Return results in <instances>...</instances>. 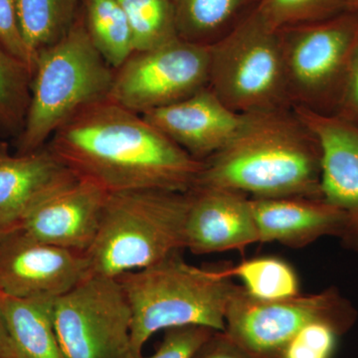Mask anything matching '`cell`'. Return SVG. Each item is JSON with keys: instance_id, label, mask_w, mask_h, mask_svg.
Masks as SVG:
<instances>
[{"instance_id": "obj_6", "label": "cell", "mask_w": 358, "mask_h": 358, "mask_svg": "<svg viewBox=\"0 0 358 358\" xmlns=\"http://www.w3.org/2000/svg\"><path fill=\"white\" fill-rule=\"evenodd\" d=\"M209 50L208 87L231 110L245 115L292 107L279 30L257 9Z\"/></svg>"}, {"instance_id": "obj_1", "label": "cell", "mask_w": 358, "mask_h": 358, "mask_svg": "<svg viewBox=\"0 0 358 358\" xmlns=\"http://www.w3.org/2000/svg\"><path fill=\"white\" fill-rule=\"evenodd\" d=\"M46 147L78 178L107 193L189 192L202 167L143 115L108 99L78 113Z\"/></svg>"}, {"instance_id": "obj_11", "label": "cell", "mask_w": 358, "mask_h": 358, "mask_svg": "<svg viewBox=\"0 0 358 358\" xmlns=\"http://www.w3.org/2000/svg\"><path fill=\"white\" fill-rule=\"evenodd\" d=\"M91 274L88 257L33 239L20 229L0 236V293L57 299Z\"/></svg>"}, {"instance_id": "obj_27", "label": "cell", "mask_w": 358, "mask_h": 358, "mask_svg": "<svg viewBox=\"0 0 358 358\" xmlns=\"http://www.w3.org/2000/svg\"><path fill=\"white\" fill-rule=\"evenodd\" d=\"M214 331L199 326L166 329L157 352L150 357L140 358H192Z\"/></svg>"}, {"instance_id": "obj_9", "label": "cell", "mask_w": 358, "mask_h": 358, "mask_svg": "<svg viewBox=\"0 0 358 358\" xmlns=\"http://www.w3.org/2000/svg\"><path fill=\"white\" fill-rule=\"evenodd\" d=\"M54 326L66 358H136L131 310L117 278L91 273L56 299Z\"/></svg>"}, {"instance_id": "obj_4", "label": "cell", "mask_w": 358, "mask_h": 358, "mask_svg": "<svg viewBox=\"0 0 358 358\" xmlns=\"http://www.w3.org/2000/svg\"><path fill=\"white\" fill-rule=\"evenodd\" d=\"M189 192L143 189L109 193L86 255L92 274L117 278L185 249Z\"/></svg>"}, {"instance_id": "obj_13", "label": "cell", "mask_w": 358, "mask_h": 358, "mask_svg": "<svg viewBox=\"0 0 358 358\" xmlns=\"http://www.w3.org/2000/svg\"><path fill=\"white\" fill-rule=\"evenodd\" d=\"M108 194L78 178L36 205L17 229L44 243L86 253L100 227Z\"/></svg>"}, {"instance_id": "obj_30", "label": "cell", "mask_w": 358, "mask_h": 358, "mask_svg": "<svg viewBox=\"0 0 358 358\" xmlns=\"http://www.w3.org/2000/svg\"><path fill=\"white\" fill-rule=\"evenodd\" d=\"M192 358H256L226 331H214Z\"/></svg>"}, {"instance_id": "obj_3", "label": "cell", "mask_w": 358, "mask_h": 358, "mask_svg": "<svg viewBox=\"0 0 358 358\" xmlns=\"http://www.w3.org/2000/svg\"><path fill=\"white\" fill-rule=\"evenodd\" d=\"M131 310V350L143 357L159 331L199 326L225 331L226 312L238 285L223 270L190 265L179 252L150 267L117 278Z\"/></svg>"}, {"instance_id": "obj_10", "label": "cell", "mask_w": 358, "mask_h": 358, "mask_svg": "<svg viewBox=\"0 0 358 358\" xmlns=\"http://www.w3.org/2000/svg\"><path fill=\"white\" fill-rule=\"evenodd\" d=\"M209 47L178 38L134 52L115 70L108 100L136 114L159 109L208 87Z\"/></svg>"}, {"instance_id": "obj_24", "label": "cell", "mask_w": 358, "mask_h": 358, "mask_svg": "<svg viewBox=\"0 0 358 358\" xmlns=\"http://www.w3.org/2000/svg\"><path fill=\"white\" fill-rule=\"evenodd\" d=\"M32 74L0 46V131H22L30 101Z\"/></svg>"}, {"instance_id": "obj_12", "label": "cell", "mask_w": 358, "mask_h": 358, "mask_svg": "<svg viewBox=\"0 0 358 358\" xmlns=\"http://www.w3.org/2000/svg\"><path fill=\"white\" fill-rule=\"evenodd\" d=\"M293 109L320 145L322 199L345 213L341 243L358 253V128L336 115Z\"/></svg>"}, {"instance_id": "obj_29", "label": "cell", "mask_w": 358, "mask_h": 358, "mask_svg": "<svg viewBox=\"0 0 358 358\" xmlns=\"http://www.w3.org/2000/svg\"><path fill=\"white\" fill-rule=\"evenodd\" d=\"M334 115L358 128V38L350 61L345 89Z\"/></svg>"}, {"instance_id": "obj_26", "label": "cell", "mask_w": 358, "mask_h": 358, "mask_svg": "<svg viewBox=\"0 0 358 358\" xmlns=\"http://www.w3.org/2000/svg\"><path fill=\"white\" fill-rule=\"evenodd\" d=\"M345 329L327 322L308 324L285 348L282 358H333Z\"/></svg>"}, {"instance_id": "obj_22", "label": "cell", "mask_w": 358, "mask_h": 358, "mask_svg": "<svg viewBox=\"0 0 358 358\" xmlns=\"http://www.w3.org/2000/svg\"><path fill=\"white\" fill-rule=\"evenodd\" d=\"M230 277L243 282L245 291L260 301H277L300 294L296 272L288 263L275 257H260L226 268Z\"/></svg>"}, {"instance_id": "obj_7", "label": "cell", "mask_w": 358, "mask_h": 358, "mask_svg": "<svg viewBox=\"0 0 358 358\" xmlns=\"http://www.w3.org/2000/svg\"><path fill=\"white\" fill-rule=\"evenodd\" d=\"M292 107L336 115L358 38V13L279 30Z\"/></svg>"}, {"instance_id": "obj_2", "label": "cell", "mask_w": 358, "mask_h": 358, "mask_svg": "<svg viewBox=\"0 0 358 358\" xmlns=\"http://www.w3.org/2000/svg\"><path fill=\"white\" fill-rule=\"evenodd\" d=\"M193 188L322 199L319 143L293 107L245 114L227 145L202 160Z\"/></svg>"}, {"instance_id": "obj_8", "label": "cell", "mask_w": 358, "mask_h": 358, "mask_svg": "<svg viewBox=\"0 0 358 358\" xmlns=\"http://www.w3.org/2000/svg\"><path fill=\"white\" fill-rule=\"evenodd\" d=\"M357 320V308L336 287L260 301L237 286L226 312L225 331L256 358H282L289 341L308 324L331 322L348 333Z\"/></svg>"}, {"instance_id": "obj_23", "label": "cell", "mask_w": 358, "mask_h": 358, "mask_svg": "<svg viewBox=\"0 0 358 358\" xmlns=\"http://www.w3.org/2000/svg\"><path fill=\"white\" fill-rule=\"evenodd\" d=\"M128 18L134 52L152 50L179 38L171 0H119Z\"/></svg>"}, {"instance_id": "obj_28", "label": "cell", "mask_w": 358, "mask_h": 358, "mask_svg": "<svg viewBox=\"0 0 358 358\" xmlns=\"http://www.w3.org/2000/svg\"><path fill=\"white\" fill-rule=\"evenodd\" d=\"M0 46L22 62L33 74L35 60L21 34L16 0H0Z\"/></svg>"}, {"instance_id": "obj_32", "label": "cell", "mask_w": 358, "mask_h": 358, "mask_svg": "<svg viewBox=\"0 0 358 358\" xmlns=\"http://www.w3.org/2000/svg\"><path fill=\"white\" fill-rule=\"evenodd\" d=\"M346 10L358 13V0H346Z\"/></svg>"}, {"instance_id": "obj_17", "label": "cell", "mask_w": 358, "mask_h": 358, "mask_svg": "<svg viewBox=\"0 0 358 358\" xmlns=\"http://www.w3.org/2000/svg\"><path fill=\"white\" fill-rule=\"evenodd\" d=\"M260 243L303 248L326 236L341 239L346 217L322 199L291 196L251 199Z\"/></svg>"}, {"instance_id": "obj_16", "label": "cell", "mask_w": 358, "mask_h": 358, "mask_svg": "<svg viewBox=\"0 0 358 358\" xmlns=\"http://www.w3.org/2000/svg\"><path fill=\"white\" fill-rule=\"evenodd\" d=\"M77 179L46 145L13 155L0 143V236L17 229L36 205Z\"/></svg>"}, {"instance_id": "obj_20", "label": "cell", "mask_w": 358, "mask_h": 358, "mask_svg": "<svg viewBox=\"0 0 358 358\" xmlns=\"http://www.w3.org/2000/svg\"><path fill=\"white\" fill-rule=\"evenodd\" d=\"M84 23L96 50L115 70L134 53L133 35L119 0H84Z\"/></svg>"}, {"instance_id": "obj_19", "label": "cell", "mask_w": 358, "mask_h": 358, "mask_svg": "<svg viewBox=\"0 0 358 358\" xmlns=\"http://www.w3.org/2000/svg\"><path fill=\"white\" fill-rule=\"evenodd\" d=\"M260 0H171L179 38L210 47L230 34Z\"/></svg>"}, {"instance_id": "obj_31", "label": "cell", "mask_w": 358, "mask_h": 358, "mask_svg": "<svg viewBox=\"0 0 358 358\" xmlns=\"http://www.w3.org/2000/svg\"><path fill=\"white\" fill-rule=\"evenodd\" d=\"M0 358H20L15 352L0 307Z\"/></svg>"}, {"instance_id": "obj_15", "label": "cell", "mask_w": 358, "mask_h": 358, "mask_svg": "<svg viewBox=\"0 0 358 358\" xmlns=\"http://www.w3.org/2000/svg\"><path fill=\"white\" fill-rule=\"evenodd\" d=\"M141 115L187 154L201 162L227 145L243 117L227 107L209 87Z\"/></svg>"}, {"instance_id": "obj_18", "label": "cell", "mask_w": 358, "mask_h": 358, "mask_svg": "<svg viewBox=\"0 0 358 358\" xmlns=\"http://www.w3.org/2000/svg\"><path fill=\"white\" fill-rule=\"evenodd\" d=\"M56 299H21L0 293L7 331L20 358H66L55 326Z\"/></svg>"}, {"instance_id": "obj_5", "label": "cell", "mask_w": 358, "mask_h": 358, "mask_svg": "<svg viewBox=\"0 0 358 358\" xmlns=\"http://www.w3.org/2000/svg\"><path fill=\"white\" fill-rule=\"evenodd\" d=\"M114 75L90 38L84 20H75L62 38L37 55L17 154L44 148L78 113L107 100Z\"/></svg>"}, {"instance_id": "obj_21", "label": "cell", "mask_w": 358, "mask_h": 358, "mask_svg": "<svg viewBox=\"0 0 358 358\" xmlns=\"http://www.w3.org/2000/svg\"><path fill=\"white\" fill-rule=\"evenodd\" d=\"M21 34L36 62L40 51L55 44L74 24L77 0H16Z\"/></svg>"}, {"instance_id": "obj_14", "label": "cell", "mask_w": 358, "mask_h": 358, "mask_svg": "<svg viewBox=\"0 0 358 358\" xmlns=\"http://www.w3.org/2000/svg\"><path fill=\"white\" fill-rule=\"evenodd\" d=\"M185 223V249L197 255L242 251L259 242L252 199L220 188H193Z\"/></svg>"}, {"instance_id": "obj_25", "label": "cell", "mask_w": 358, "mask_h": 358, "mask_svg": "<svg viewBox=\"0 0 358 358\" xmlns=\"http://www.w3.org/2000/svg\"><path fill=\"white\" fill-rule=\"evenodd\" d=\"M257 11L275 30L329 20L346 11V0H260Z\"/></svg>"}]
</instances>
